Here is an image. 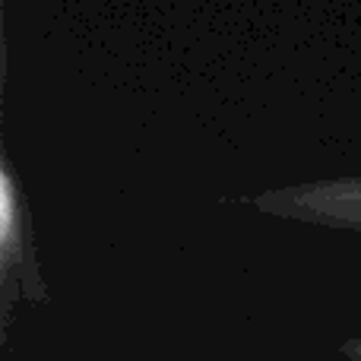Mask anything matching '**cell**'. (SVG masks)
<instances>
[{"label":"cell","mask_w":361,"mask_h":361,"mask_svg":"<svg viewBox=\"0 0 361 361\" xmlns=\"http://www.w3.org/2000/svg\"><path fill=\"white\" fill-rule=\"evenodd\" d=\"M4 235L10 238L13 231V187H10V178H4Z\"/></svg>","instance_id":"6da1fadb"}]
</instances>
